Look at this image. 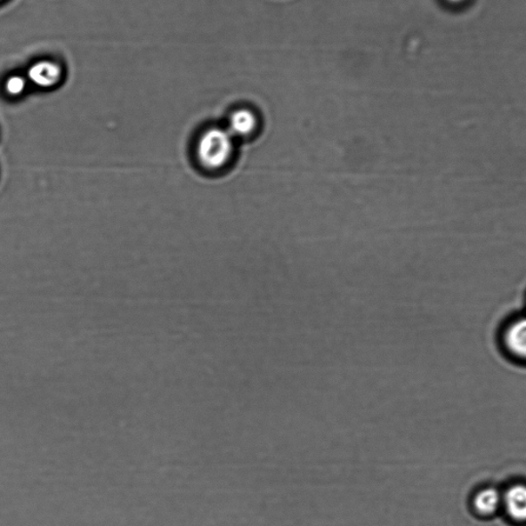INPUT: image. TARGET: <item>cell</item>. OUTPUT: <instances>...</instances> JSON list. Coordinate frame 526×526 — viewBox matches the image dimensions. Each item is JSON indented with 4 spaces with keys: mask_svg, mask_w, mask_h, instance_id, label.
Returning a JSON list of instances; mask_svg holds the SVG:
<instances>
[{
    "mask_svg": "<svg viewBox=\"0 0 526 526\" xmlns=\"http://www.w3.org/2000/svg\"><path fill=\"white\" fill-rule=\"evenodd\" d=\"M504 507L511 518L517 522H526V485L516 484L505 492Z\"/></svg>",
    "mask_w": 526,
    "mask_h": 526,
    "instance_id": "obj_3",
    "label": "cell"
},
{
    "mask_svg": "<svg viewBox=\"0 0 526 526\" xmlns=\"http://www.w3.org/2000/svg\"><path fill=\"white\" fill-rule=\"evenodd\" d=\"M235 152V137L228 129L213 126L202 133L197 143V158L199 165L209 171L225 168Z\"/></svg>",
    "mask_w": 526,
    "mask_h": 526,
    "instance_id": "obj_1",
    "label": "cell"
},
{
    "mask_svg": "<svg viewBox=\"0 0 526 526\" xmlns=\"http://www.w3.org/2000/svg\"><path fill=\"white\" fill-rule=\"evenodd\" d=\"M505 344L510 354L526 360V317L516 320L506 330Z\"/></svg>",
    "mask_w": 526,
    "mask_h": 526,
    "instance_id": "obj_4",
    "label": "cell"
},
{
    "mask_svg": "<svg viewBox=\"0 0 526 526\" xmlns=\"http://www.w3.org/2000/svg\"><path fill=\"white\" fill-rule=\"evenodd\" d=\"M31 89L28 77L23 71L11 72L3 82V91L11 99H21L28 95Z\"/></svg>",
    "mask_w": 526,
    "mask_h": 526,
    "instance_id": "obj_6",
    "label": "cell"
},
{
    "mask_svg": "<svg viewBox=\"0 0 526 526\" xmlns=\"http://www.w3.org/2000/svg\"><path fill=\"white\" fill-rule=\"evenodd\" d=\"M4 2H5V0H0V4H3Z\"/></svg>",
    "mask_w": 526,
    "mask_h": 526,
    "instance_id": "obj_8",
    "label": "cell"
},
{
    "mask_svg": "<svg viewBox=\"0 0 526 526\" xmlns=\"http://www.w3.org/2000/svg\"><path fill=\"white\" fill-rule=\"evenodd\" d=\"M503 502V496L495 489H485L478 492L474 499L477 512L483 515L494 514Z\"/></svg>",
    "mask_w": 526,
    "mask_h": 526,
    "instance_id": "obj_7",
    "label": "cell"
},
{
    "mask_svg": "<svg viewBox=\"0 0 526 526\" xmlns=\"http://www.w3.org/2000/svg\"><path fill=\"white\" fill-rule=\"evenodd\" d=\"M257 128V118L249 109H239L232 113L229 121V131L234 137H247Z\"/></svg>",
    "mask_w": 526,
    "mask_h": 526,
    "instance_id": "obj_5",
    "label": "cell"
},
{
    "mask_svg": "<svg viewBox=\"0 0 526 526\" xmlns=\"http://www.w3.org/2000/svg\"><path fill=\"white\" fill-rule=\"evenodd\" d=\"M31 89L39 92H53L62 86L68 77V69L54 57H39L31 61L24 70Z\"/></svg>",
    "mask_w": 526,
    "mask_h": 526,
    "instance_id": "obj_2",
    "label": "cell"
}]
</instances>
